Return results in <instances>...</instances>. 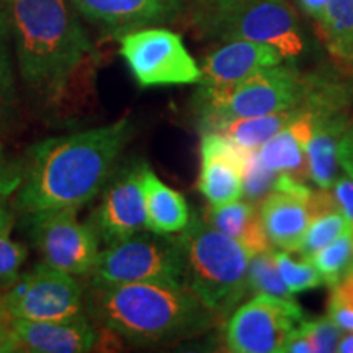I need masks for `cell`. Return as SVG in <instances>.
I'll use <instances>...</instances> for the list:
<instances>
[{"mask_svg":"<svg viewBox=\"0 0 353 353\" xmlns=\"http://www.w3.org/2000/svg\"><path fill=\"white\" fill-rule=\"evenodd\" d=\"M21 172H23V165L10 161L0 148V196L7 198L19 190Z\"/></svg>","mask_w":353,"mask_h":353,"instance_id":"obj_32","label":"cell"},{"mask_svg":"<svg viewBox=\"0 0 353 353\" xmlns=\"http://www.w3.org/2000/svg\"><path fill=\"white\" fill-rule=\"evenodd\" d=\"M175 242L182 257L185 286L218 319L228 317L250 290V254L203 216L190 218Z\"/></svg>","mask_w":353,"mask_h":353,"instance_id":"obj_4","label":"cell"},{"mask_svg":"<svg viewBox=\"0 0 353 353\" xmlns=\"http://www.w3.org/2000/svg\"><path fill=\"white\" fill-rule=\"evenodd\" d=\"M303 321L294 299L259 293L228 316L224 342L229 352L278 353L286 335Z\"/></svg>","mask_w":353,"mask_h":353,"instance_id":"obj_11","label":"cell"},{"mask_svg":"<svg viewBox=\"0 0 353 353\" xmlns=\"http://www.w3.org/2000/svg\"><path fill=\"white\" fill-rule=\"evenodd\" d=\"M304 76L294 65L260 69L224 87L198 85L195 110L200 125L228 118L260 117L301 107Z\"/></svg>","mask_w":353,"mask_h":353,"instance_id":"obj_6","label":"cell"},{"mask_svg":"<svg viewBox=\"0 0 353 353\" xmlns=\"http://www.w3.org/2000/svg\"><path fill=\"white\" fill-rule=\"evenodd\" d=\"M249 288L257 294H272V296L285 299L294 298L280 275V270H278L275 262V250L273 249L267 250V252L250 255Z\"/></svg>","mask_w":353,"mask_h":353,"instance_id":"obj_27","label":"cell"},{"mask_svg":"<svg viewBox=\"0 0 353 353\" xmlns=\"http://www.w3.org/2000/svg\"><path fill=\"white\" fill-rule=\"evenodd\" d=\"M309 260L319 270L324 283L334 288L353 268V234L350 229L322 247Z\"/></svg>","mask_w":353,"mask_h":353,"instance_id":"obj_25","label":"cell"},{"mask_svg":"<svg viewBox=\"0 0 353 353\" xmlns=\"http://www.w3.org/2000/svg\"><path fill=\"white\" fill-rule=\"evenodd\" d=\"M314 347H312L311 341L307 339V335L303 332V329L294 327L291 332L286 335L283 343L280 345L278 353H312Z\"/></svg>","mask_w":353,"mask_h":353,"instance_id":"obj_34","label":"cell"},{"mask_svg":"<svg viewBox=\"0 0 353 353\" xmlns=\"http://www.w3.org/2000/svg\"><path fill=\"white\" fill-rule=\"evenodd\" d=\"M145 162L125 165L105 185L100 205L88 218L90 226L105 244L128 239L145 229V200L143 174Z\"/></svg>","mask_w":353,"mask_h":353,"instance_id":"obj_12","label":"cell"},{"mask_svg":"<svg viewBox=\"0 0 353 353\" xmlns=\"http://www.w3.org/2000/svg\"><path fill=\"white\" fill-rule=\"evenodd\" d=\"M77 210H44L23 214L30 241L43 263L74 276L88 275L100 254V237L90 223L77 219Z\"/></svg>","mask_w":353,"mask_h":353,"instance_id":"obj_10","label":"cell"},{"mask_svg":"<svg viewBox=\"0 0 353 353\" xmlns=\"http://www.w3.org/2000/svg\"><path fill=\"white\" fill-rule=\"evenodd\" d=\"M275 262L285 285L288 286L293 296L324 285L319 270L309 259L294 260L286 250H278V252H275Z\"/></svg>","mask_w":353,"mask_h":353,"instance_id":"obj_28","label":"cell"},{"mask_svg":"<svg viewBox=\"0 0 353 353\" xmlns=\"http://www.w3.org/2000/svg\"><path fill=\"white\" fill-rule=\"evenodd\" d=\"M339 165L353 180V125L347 128L339 144Z\"/></svg>","mask_w":353,"mask_h":353,"instance_id":"obj_36","label":"cell"},{"mask_svg":"<svg viewBox=\"0 0 353 353\" xmlns=\"http://www.w3.org/2000/svg\"><path fill=\"white\" fill-rule=\"evenodd\" d=\"M299 112H301V107L260 114V117L213 120L201 123V130L219 132L245 151H257L260 145L288 126L298 117Z\"/></svg>","mask_w":353,"mask_h":353,"instance_id":"obj_22","label":"cell"},{"mask_svg":"<svg viewBox=\"0 0 353 353\" xmlns=\"http://www.w3.org/2000/svg\"><path fill=\"white\" fill-rule=\"evenodd\" d=\"M13 50L21 82L54 105L94 54L72 0H8Z\"/></svg>","mask_w":353,"mask_h":353,"instance_id":"obj_2","label":"cell"},{"mask_svg":"<svg viewBox=\"0 0 353 353\" xmlns=\"http://www.w3.org/2000/svg\"><path fill=\"white\" fill-rule=\"evenodd\" d=\"M278 172L268 169L259 159L257 151H250L244 167V195L250 201H262L275 188Z\"/></svg>","mask_w":353,"mask_h":353,"instance_id":"obj_29","label":"cell"},{"mask_svg":"<svg viewBox=\"0 0 353 353\" xmlns=\"http://www.w3.org/2000/svg\"><path fill=\"white\" fill-rule=\"evenodd\" d=\"M21 348L33 353H83L94 350L99 332L85 314L57 321H10Z\"/></svg>","mask_w":353,"mask_h":353,"instance_id":"obj_15","label":"cell"},{"mask_svg":"<svg viewBox=\"0 0 353 353\" xmlns=\"http://www.w3.org/2000/svg\"><path fill=\"white\" fill-rule=\"evenodd\" d=\"M83 291L88 317L131 343H162L193 337L219 321L187 286L88 283Z\"/></svg>","mask_w":353,"mask_h":353,"instance_id":"obj_3","label":"cell"},{"mask_svg":"<svg viewBox=\"0 0 353 353\" xmlns=\"http://www.w3.org/2000/svg\"><path fill=\"white\" fill-rule=\"evenodd\" d=\"M337 352L353 353V332H343L341 342H339Z\"/></svg>","mask_w":353,"mask_h":353,"instance_id":"obj_41","label":"cell"},{"mask_svg":"<svg viewBox=\"0 0 353 353\" xmlns=\"http://www.w3.org/2000/svg\"><path fill=\"white\" fill-rule=\"evenodd\" d=\"M285 57L270 44L234 39L216 48L201 63L203 87H224L239 82L260 69L283 64Z\"/></svg>","mask_w":353,"mask_h":353,"instance_id":"obj_16","label":"cell"},{"mask_svg":"<svg viewBox=\"0 0 353 353\" xmlns=\"http://www.w3.org/2000/svg\"><path fill=\"white\" fill-rule=\"evenodd\" d=\"M13 37L8 6L0 0V132L10 126L17 112L15 68H13ZM15 51V50H13Z\"/></svg>","mask_w":353,"mask_h":353,"instance_id":"obj_24","label":"cell"},{"mask_svg":"<svg viewBox=\"0 0 353 353\" xmlns=\"http://www.w3.org/2000/svg\"><path fill=\"white\" fill-rule=\"evenodd\" d=\"M330 299L353 307V268L334 286Z\"/></svg>","mask_w":353,"mask_h":353,"instance_id":"obj_38","label":"cell"},{"mask_svg":"<svg viewBox=\"0 0 353 353\" xmlns=\"http://www.w3.org/2000/svg\"><path fill=\"white\" fill-rule=\"evenodd\" d=\"M72 3L79 15L114 37L169 23L183 8V0H72Z\"/></svg>","mask_w":353,"mask_h":353,"instance_id":"obj_14","label":"cell"},{"mask_svg":"<svg viewBox=\"0 0 353 353\" xmlns=\"http://www.w3.org/2000/svg\"><path fill=\"white\" fill-rule=\"evenodd\" d=\"M259 211L272 245L286 252H298L309 224L306 203L273 190L260 201Z\"/></svg>","mask_w":353,"mask_h":353,"instance_id":"obj_18","label":"cell"},{"mask_svg":"<svg viewBox=\"0 0 353 353\" xmlns=\"http://www.w3.org/2000/svg\"><path fill=\"white\" fill-rule=\"evenodd\" d=\"M314 126L316 114L301 108L288 126L257 149L262 164L278 174H290L299 180L309 179L307 144L314 132Z\"/></svg>","mask_w":353,"mask_h":353,"instance_id":"obj_17","label":"cell"},{"mask_svg":"<svg viewBox=\"0 0 353 353\" xmlns=\"http://www.w3.org/2000/svg\"><path fill=\"white\" fill-rule=\"evenodd\" d=\"M298 3L306 15H309L312 20H316L319 23L325 10H327L329 0H298Z\"/></svg>","mask_w":353,"mask_h":353,"instance_id":"obj_39","label":"cell"},{"mask_svg":"<svg viewBox=\"0 0 353 353\" xmlns=\"http://www.w3.org/2000/svg\"><path fill=\"white\" fill-rule=\"evenodd\" d=\"M90 285L183 283V267L175 236L141 231L100 250L88 273Z\"/></svg>","mask_w":353,"mask_h":353,"instance_id":"obj_7","label":"cell"},{"mask_svg":"<svg viewBox=\"0 0 353 353\" xmlns=\"http://www.w3.org/2000/svg\"><path fill=\"white\" fill-rule=\"evenodd\" d=\"M303 332L311 341L314 352L317 353H332L337 352L339 342H341L343 330L339 327L329 316L316 317V319L303 321L299 324Z\"/></svg>","mask_w":353,"mask_h":353,"instance_id":"obj_30","label":"cell"},{"mask_svg":"<svg viewBox=\"0 0 353 353\" xmlns=\"http://www.w3.org/2000/svg\"><path fill=\"white\" fill-rule=\"evenodd\" d=\"M330 190H332L339 210L345 216L348 229L353 234V180L347 174L343 176H337Z\"/></svg>","mask_w":353,"mask_h":353,"instance_id":"obj_33","label":"cell"},{"mask_svg":"<svg viewBox=\"0 0 353 353\" xmlns=\"http://www.w3.org/2000/svg\"><path fill=\"white\" fill-rule=\"evenodd\" d=\"M317 25L330 56L353 74V0H329Z\"/></svg>","mask_w":353,"mask_h":353,"instance_id":"obj_23","label":"cell"},{"mask_svg":"<svg viewBox=\"0 0 353 353\" xmlns=\"http://www.w3.org/2000/svg\"><path fill=\"white\" fill-rule=\"evenodd\" d=\"M28 257V249L13 241L10 234L0 236V283L8 285L20 275L21 265Z\"/></svg>","mask_w":353,"mask_h":353,"instance_id":"obj_31","label":"cell"},{"mask_svg":"<svg viewBox=\"0 0 353 353\" xmlns=\"http://www.w3.org/2000/svg\"><path fill=\"white\" fill-rule=\"evenodd\" d=\"M249 152L219 132L203 131L198 190L211 206L237 201L244 195V167Z\"/></svg>","mask_w":353,"mask_h":353,"instance_id":"obj_13","label":"cell"},{"mask_svg":"<svg viewBox=\"0 0 353 353\" xmlns=\"http://www.w3.org/2000/svg\"><path fill=\"white\" fill-rule=\"evenodd\" d=\"M208 2H216V0H208Z\"/></svg>","mask_w":353,"mask_h":353,"instance_id":"obj_42","label":"cell"},{"mask_svg":"<svg viewBox=\"0 0 353 353\" xmlns=\"http://www.w3.org/2000/svg\"><path fill=\"white\" fill-rule=\"evenodd\" d=\"M85 312V291L76 276L43 262L0 291V317L8 321H57Z\"/></svg>","mask_w":353,"mask_h":353,"instance_id":"obj_8","label":"cell"},{"mask_svg":"<svg viewBox=\"0 0 353 353\" xmlns=\"http://www.w3.org/2000/svg\"><path fill=\"white\" fill-rule=\"evenodd\" d=\"M329 317L343 332H353V307L329 299Z\"/></svg>","mask_w":353,"mask_h":353,"instance_id":"obj_35","label":"cell"},{"mask_svg":"<svg viewBox=\"0 0 353 353\" xmlns=\"http://www.w3.org/2000/svg\"><path fill=\"white\" fill-rule=\"evenodd\" d=\"M130 118L59 138L28 151L15 206L21 213L81 208L103 190L130 143Z\"/></svg>","mask_w":353,"mask_h":353,"instance_id":"obj_1","label":"cell"},{"mask_svg":"<svg viewBox=\"0 0 353 353\" xmlns=\"http://www.w3.org/2000/svg\"><path fill=\"white\" fill-rule=\"evenodd\" d=\"M345 231H348V223L341 210L324 211V213L309 219L306 234H304L298 252L304 259H311L322 247L330 244Z\"/></svg>","mask_w":353,"mask_h":353,"instance_id":"obj_26","label":"cell"},{"mask_svg":"<svg viewBox=\"0 0 353 353\" xmlns=\"http://www.w3.org/2000/svg\"><path fill=\"white\" fill-rule=\"evenodd\" d=\"M13 228V213L7 205L6 196H0V236L10 234Z\"/></svg>","mask_w":353,"mask_h":353,"instance_id":"obj_40","label":"cell"},{"mask_svg":"<svg viewBox=\"0 0 353 353\" xmlns=\"http://www.w3.org/2000/svg\"><path fill=\"white\" fill-rule=\"evenodd\" d=\"M203 218L211 226L236 239L250 255L272 249V242L265 232L260 211L252 203L237 200L221 206L210 205Z\"/></svg>","mask_w":353,"mask_h":353,"instance_id":"obj_21","label":"cell"},{"mask_svg":"<svg viewBox=\"0 0 353 353\" xmlns=\"http://www.w3.org/2000/svg\"><path fill=\"white\" fill-rule=\"evenodd\" d=\"M20 350L23 348H21L12 322L6 317H0V353H15Z\"/></svg>","mask_w":353,"mask_h":353,"instance_id":"obj_37","label":"cell"},{"mask_svg":"<svg viewBox=\"0 0 353 353\" xmlns=\"http://www.w3.org/2000/svg\"><path fill=\"white\" fill-rule=\"evenodd\" d=\"M145 200V229L156 234L172 236L188 224L190 210L182 193L170 188L145 164L143 174Z\"/></svg>","mask_w":353,"mask_h":353,"instance_id":"obj_20","label":"cell"},{"mask_svg":"<svg viewBox=\"0 0 353 353\" xmlns=\"http://www.w3.org/2000/svg\"><path fill=\"white\" fill-rule=\"evenodd\" d=\"M350 126L348 113L316 117V126L307 144V174L319 188H332L339 176V144Z\"/></svg>","mask_w":353,"mask_h":353,"instance_id":"obj_19","label":"cell"},{"mask_svg":"<svg viewBox=\"0 0 353 353\" xmlns=\"http://www.w3.org/2000/svg\"><path fill=\"white\" fill-rule=\"evenodd\" d=\"M120 54L143 88L198 85L201 68L180 34L162 26H145L120 37Z\"/></svg>","mask_w":353,"mask_h":353,"instance_id":"obj_9","label":"cell"},{"mask_svg":"<svg viewBox=\"0 0 353 353\" xmlns=\"http://www.w3.org/2000/svg\"><path fill=\"white\" fill-rule=\"evenodd\" d=\"M200 26L219 41L245 39L270 44L285 61L306 50L298 15L288 0H216L200 17Z\"/></svg>","mask_w":353,"mask_h":353,"instance_id":"obj_5","label":"cell"}]
</instances>
